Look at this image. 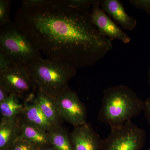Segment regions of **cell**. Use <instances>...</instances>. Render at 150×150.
<instances>
[{
    "label": "cell",
    "instance_id": "7402d4cb",
    "mask_svg": "<svg viewBox=\"0 0 150 150\" xmlns=\"http://www.w3.org/2000/svg\"><path fill=\"white\" fill-rule=\"evenodd\" d=\"M11 94L5 86L0 83V103L7 99Z\"/></svg>",
    "mask_w": 150,
    "mask_h": 150
},
{
    "label": "cell",
    "instance_id": "6da1fadb",
    "mask_svg": "<svg viewBox=\"0 0 150 150\" xmlns=\"http://www.w3.org/2000/svg\"><path fill=\"white\" fill-rule=\"evenodd\" d=\"M91 13L67 0H47L37 6L21 4L15 21L47 59L77 69L93 66L112 49V41L100 33Z\"/></svg>",
    "mask_w": 150,
    "mask_h": 150
},
{
    "label": "cell",
    "instance_id": "d4e9b609",
    "mask_svg": "<svg viewBox=\"0 0 150 150\" xmlns=\"http://www.w3.org/2000/svg\"><path fill=\"white\" fill-rule=\"evenodd\" d=\"M42 150H56V149H54V148L52 147V146H51V147H48L45 148V149H43Z\"/></svg>",
    "mask_w": 150,
    "mask_h": 150
},
{
    "label": "cell",
    "instance_id": "30bf717a",
    "mask_svg": "<svg viewBox=\"0 0 150 150\" xmlns=\"http://www.w3.org/2000/svg\"><path fill=\"white\" fill-rule=\"evenodd\" d=\"M100 6L103 10L123 29L132 31L137 27V20L127 14L120 1L103 0L100 2Z\"/></svg>",
    "mask_w": 150,
    "mask_h": 150
},
{
    "label": "cell",
    "instance_id": "9c48e42d",
    "mask_svg": "<svg viewBox=\"0 0 150 150\" xmlns=\"http://www.w3.org/2000/svg\"><path fill=\"white\" fill-rule=\"evenodd\" d=\"M69 137L74 150H101L102 139L87 123L74 127Z\"/></svg>",
    "mask_w": 150,
    "mask_h": 150
},
{
    "label": "cell",
    "instance_id": "8992f818",
    "mask_svg": "<svg viewBox=\"0 0 150 150\" xmlns=\"http://www.w3.org/2000/svg\"><path fill=\"white\" fill-rule=\"evenodd\" d=\"M0 83L11 93L27 100L34 98L38 88L31 79L27 67L16 65L0 74Z\"/></svg>",
    "mask_w": 150,
    "mask_h": 150
},
{
    "label": "cell",
    "instance_id": "277c9868",
    "mask_svg": "<svg viewBox=\"0 0 150 150\" xmlns=\"http://www.w3.org/2000/svg\"><path fill=\"white\" fill-rule=\"evenodd\" d=\"M0 52L16 65L27 67L42 58L40 51L16 22L10 21L0 29Z\"/></svg>",
    "mask_w": 150,
    "mask_h": 150
},
{
    "label": "cell",
    "instance_id": "603a6c76",
    "mask_svg": "<svg viewBox=\"0 0 150 150\" xmlns=\"http://www.w3.org/2000/svg\"><path fill=\"white\" fill-rule=\"evenodd\" d=\"M47 0H24L22 1V5L34 7L45 4Z\"/></svg>",
    "mask_w": 150,
    "mask_h": 150
},
{
    "label": "cell",
    "instance_id": "4fadbf2b",
    "mask_svg": "<svg viewBox=\"0 0 150 150\" xmlns=\"http://www.w3.org/2000/svg\"><path fill=\"white\" fill-rule=\"evenodd\" d=\"M20 127V137L31 142L42 150L51 146L48 133L18 118Z\"/></svg>",
    "mask_w": 150,
    "mask_h": 150
},
{
    "label": "cell",
    "instance_id": "3957f363",
    "mask_svg": "<svg viewBox=\"0 0 150 150\" xmlns=\"http://www.w3.org/2000/svg\"><path fill=\"white\" fill-rule=\"evenodd\" d=\"M38 89L56 99L69 88L77 69L67 63L41 58L26 67Z\"/></svg>",
    "mask_w": 150,
    "mask_h": 150
},
{
    "label": "cell",
    "instance_id": "484cf974",
    "mask_svg": "<svg viewBox=\"0 0 150 150\" xmlns=\"http://www.w3.org/2000/svg\"><path fill=\"white\" fill-rule=\"evenodd\" d=\"M149 83L150 85V67L149 68Z\"/></svg>",
    "mask_w": 150,
    "mask_h": 150
},
{
    "label": "cell",
    "instance_id": "ba28073f",
    "mask_svg": "<svg viewBox=\"0 0 150 150\" xmlns=\"http://www.w3.org/2000/svg\"><path fill=\"white\" fill-rule=\"evenodd\" d=\"M101 1L96 0L93 6L90 16L100 33L112 40L117 39L124 43L131 41V38L123 31L100 7Z\"/></svg>",
    "mask_w": 150,
    "mask_h": 150
},
{
    "label": "cell",
    "instance_id": "52a82bcc",
    "mask_svg": "<svg viewBox=\"0 0 150 150\" xmlns=\"http://www.w3.org/2000/svg\"><path fill=\"white\" fill-rule=\"evenodd\" d=\"M54 102L64 121L74 127L87 123L85 105L81 101L76 93L69 88L54 100Z\"/></svg>",
    "mask_w": 150,
    "mask_h": 150
},
{
    "label": "cell",
    "instance_id": "e0dca14e",
    "mask_svg": "<svg viewBox=\"0 0 150 150\" xmlns=\"http://www.w3.org/2000/svg\"><path fill=\"white\" fill-rule=\"evenodd\" d=\"M7 150H41L37 146L28 140L19 137Z\"/></svg>",
    "mask_w": 150,
    "mask_h": 150
},
{
    "label": "cell",
    "instance_id": "5b68a950",
    "mask_svg": "<svg viewBox=\"0 0 150 150\" xmlns=\"http://www.w3.org/2000/svg\"><path fill=\"white\" fill-rule=\"evenodd\" d=\"M110 129L108 136L102 140L101 150H141L144 146L146 132L131 120Z\"/></svg>",
    "mask_w": 150,
    "mask_h": 150
},
{
    "label": "cell",
    "instance_id": "ac0fdd59",
    "mask_svg": "<svg viewBox=\"0 0 150 150\" xmlns=\"http://www.w3.org/2000/svg\"><path fill=\"white\" fill-rule=\"evenodd\" d=\"M11 1L9 0L0 1V26H4L11 21L9 16Z\"/></svg>",
    "mask_w": 150,
    "mask_h": 150
},
{
    "label": "cell",
    "instance_id": "5bb4252c",
    "mask_svg": "<svg viewBox=\"0 0 150 150\" xmlns=\"http://www.w3.org/2000/svg\"><path fill=\"white\" fill-rule=\"evenodd\" d=\"M35 99L40 110L54 126H62L64 120L61 117L54 102V100L38 89Z\"/></svg>",
    "mask_w": 150,
    "mask_h": 150
},
{
    "label": "cell",
    "instance_id": "4316f807",
    "mask_svg": "<svg viewBox=\"0 0 150 150\" xmlns=\"http://www.w3.org/2000/svg\"><path fill=\"white\" fill-rule=\"evenodd\" d=\"M149 150H150V149H149Z\"/></svg>",
    "mask_w": 150,
    "mask_h": 150
},
{
    "label": "cell",
    "instance_id": "ffe728a7",
    "mask_svg": "<svg viewBox=\"0 0 150 150\" xmlns=\"http://www.w3.org/2000/svg\"><path fill=\"white\" fill-rule=\"evenodd\" d=\"M16 65L8 56L0 52V74L7 71Z\"/></svg>",
    "mask_w": 150,
    "mask_h": 150
},
{
    "label": "cell",
    "instance_id": "cb8c5ba5",
    "mask_svg": "<svg viewBox=\"0 0 150 150\" xmlns=\"http://www.w3.org/2000/svg\"><path fill=\"white\" fill-rule=\"evenodd\" d=\"M144 111L145 117L150 125V96L144 101Z\"/></svg>",
    "mask_w": 150,
    "mask_h": 150
},
{
    "label": "cell",
    "instance_id": "8fae6325",
    "mask_svg": "<svg viewBox=\"0 0 150 150\" xmlns=\"http://www.w3.org/2000/svg\"><path fill=\"white\" fill-rule=\"evenodd\" d=\"M19 117L23 121L47 133L56 127L43 114L35 100V97L28 101L23 112Z\"/></svg>",
    "mask_w": 150,
    "mask_h": 150
},
{
    "label": "cell",
    "instance_id": "44dd1931",
    "mask_svg": "<svg viewBox=\"0 0 150 150\" xmlns=\"http://www.w3.org/2000/svg\"><path fill=\"white\" fill-rule=\"evenodd\" d=\"M129 3L136 8L141 9L150 13V0H130Z\"/></svg>",
    "mask_w": 150,
    "mask_h": 150
},
{
    "label": "cell",
    "instance_id": "9a60e30c",
    "mask_svg": "<svg viewBox=\"0 0 150 150\" xmlns=\"http://www.w3.org/2000/svg\"><path fill=\"white\" fill-rule=\"evenodd\" d=\"M20 127L18 118L0 123V150H7L19 137Z\"/></svg>",
    "mask_w": 150,
    "mask_h": 150
},
{
    "label": "cell",
    "instance_id": "7c38bea8",
    "mask_svg": "<svg viewBox=\"0 0 150 150\" xmlns=\"http://www.w3.org/2000/svg\"><path fill=\"white\" fill-rule=\"evenodd\" d=\"M28 101L12 93L7 99L0 103L1 121L18 119L23 112Z\"/></svg>",
    "mask_w": 150,
    "mask_h": 150
},
{
    "label": "cell",
    "instance_id": "d6986e66",
    "mask_svg": "<svg viewBox=\"0 0 150 150\" xmlns=\"http://www.w3.org/2000/svg\"><path fill=\"white\" fill-rule=\"evenodd\" d=\"M70 5L86 11L92 8L96 0H67ZM92 10V9H91Z\"/></svg>",
    "mask_w": 150,
    "mask_h": 150
},
{
    "label": "cell",
    "instance_id": "2e32d148",
    "mask_svg": "<svg viewBox=\"0 0 150 150\" xmlns=\"http://www.w3.org/2000/svg\"><path fill=\"white\" fill-rule=\"evenodd\" d=\"M50 145L56 150H74L69 135L62 126H57L48 133Z\"/></svg>",
    "mask_w": 150,
    "mask_h": 150
},
{
    "label": "cell",
    "instance_id": "7a4b0ae2",
    "mask_svg": "<svg viewBox=\"0 0 150 150\" xmlns=\"http://www.w3.org/2000/svg\"><path fill=\"white\" fill-rule=\"evenodd\" d=\"M144 101L125 85L110 86L103 91L98 121L110 128L121 126L144 111Z\"/></svg>",
    "mask_w": 150,
    "mask_h": 150
}]
</instances>
